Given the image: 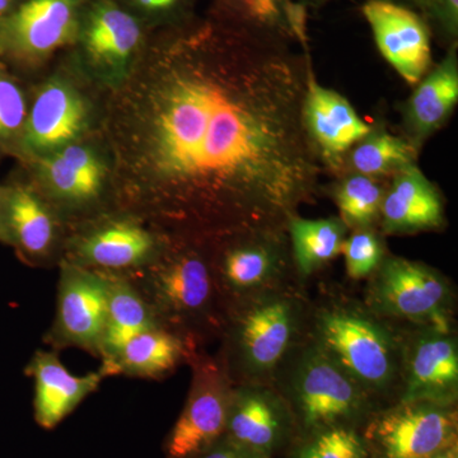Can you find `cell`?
Here are the masks:
<instances>
[{
	"label": "cell",
	"mask_w": 458,
	"mask_h": 458,
	"mask_svg": "<svg viewBox=\"0 0 458 458\" xmlns=\"http://www.w3.org/2000/svg\"><path fill=\"white\" fill-rule=\"evenodd\" d=\"M310 57L208 14L150 29L101 96L113 209L208 247L286 232L322 172L302 119Z\"/></svg>",
	"instance_id": "cell-1"
},
{
	"label": "cell",
	"mask_w": 458,
	"mask_h": 458,
	"mask_svg": "<svg viewBox=\"0 0 458 458\" xmlns=\"http://www.w3.org/2000/svg\"><path fill=\"white\" fill-rule=\"evenodd\" d=\"M144 298L162 327L190 342L225 327L227 309L216 288L210 249L203 243L167 237L146 267L123 274Z\"/></svg>",
	"instance_id": "cell-2"
},
{
	"label": "cell",
	"mask_w": 458,
	"mask_h": 458,
	"mask_svg": "<svg viewBox=\"0 0 458 458\" xmlns=\"http://www.w3.org/2000/svg\"><path fill=\"white\" fill-rule=\"evenodd\" d=\"M307 334L376 401L399 400L403 331L366 304L334 300L310 311Z\"/></svg>",
	"instance_id": "cell-3"
},
{
	"label": "cell",
	"mask_w": 458,
	"mask_h": 458,
	"mask_svg": "<svg viewBox=\"0 0 458 458\" xmlns=\"http://www.w3.org/2000/svg\"><path fill=\"white\" fill-rule=\"evenodd\" d=\"M310 311L292 284L232 304L225 315L232 382H274L288 355L307 334Z\"/></svg>",
	"instance_id": "cell-4"
},
{
	"label": "cell",
	"mask_w": 458,
	"mask_h": 458,
	"mask_svg": "<svg viewBox=\"0 0 458 458\" xmlns=\"http://www.w3.org/2000/svg\"><path fill=\"white\" fill-rule=\"evenodd\" d=\"M274 384L307 436L335 427L355 428L377 403L309 334L280 367Z\"/></svg>",
	"instance_id": "cell-5"
},
{
	"label": "cell",
	"mask_w": 458,
	"mask_h": 458,
	"mask_svg": "<svg viewBox=\"0 0 458 458\" xmlns=\"http://www.w3.org/2000/svg\"><path fill=\"white\" fill-rule=\"evenodd\" d=\"M101 96L71 55L30 90V108L18 146L21 165L98 134Z\"/></svg>",
	"instance_id": "cell-6"
},
{
	"label": "cell",
	"mask_w": 458,
	"mask_h": 458,
	"mask_svg": "<svg viewBox=\"0 0 458 458\" xmlns=\"http://www.w3.org/2000/svg\"><path fill=\"white\" fill-rule=\"evenodd\" d=\"M22 165L66 223L113 209V165L98 134Z\"/></svg>",
	"instance_id": "cell-7"
},
{
	"label": "cell",
	"mask_w": 458,
	"mask_h": 458,
	"mask_svg": "<svg viewBox=\"0 0 458 458\" xmlns=\"http://www.w3.org/2000/svg\"><path fill=\"white\" fill-rule=\"evenodd\" d=\"M148 32L122 0H87L71 57L98 92H113L131 77Z\"/></svg>",
	"instance_id": "cell-8"
},
{
	"label": "cell",
	"mask_w": 458,
	"mask_h": 458,
	"mask_svg": "<svg viewBox=\"0 0 458 458\" xmlns=\"http://www.w3.org/2000/svg\"><path fill=\"white\" fill-rule=\"evenodd\" d=\"M369 279L364 304L376 315L410 327L452 328L451 283L429 265L387 255Z\"/></svg>",
	"instance_id": "cell-9"
},
{
	"label": "cell",
	"mask_w": 458,
	"mask_h": 458,
	"mask_svg": "<svg viewBox=\"0 0 458 458\" xmlns=\"http://www.w3.org/2000/svg\"><path fill=\"white\" fill-rule=\"evenodd\" d=\"M87 0H23L0 20V63L20 75L40 71L77 42Z\"/></svg>",
	"instance_id": "cell-10"
},
{
	"label": "cell",
	"mask_w": 458,
	"mask_h": 458,
	"mask_svg": "<svg viewBox=\"0 0 458 458\" xmlns=\"http://www.w3.org/2000/svg\"><path fill=\"white\" fill-rule=\"evenodd\" d=\"M65 238L64 260L105 273L126 274L149 264L167 236L125 210L106 212L77 222Z\"/></svg>",
	"instance_id": "cell-11"
},
{
	"label": "cell",
	"mask_w": 458,
	"mask_h": 458,
	"mask_svg": "<svg viewBox=\"0 0 458 458\" xmlns=\"http://www.w3.org/2000/svg\"><path fill=\"white\" fill-rule=\"evenodd\" d=\"M212 267L225 309L289 284L294 270L286 232L247 234L213 247Z\"/></svg>",
	"instance_id": "cell-12"
},
{
	"label": "cell",
	"mask_w": 458,
	"mask_h": 458,
	"mask_svg": "<svg viewBox=\"0 0 458 458\" xmlns=\"http://www.w3.org/2000/svg\"><path fill=\"white\" fill-rule=\"evenodd\" d=\"M363 438L373 458H432L457 445L456 405L394 403L370 415Z\"/></svg>",
	"instance_id": "cell-13"
},
{
	"label": "cell",
	"mask_w": 458,
	"mask_h": 458,
	"mask_svg": "<svg viewBox=\"0 0 458 458\" xmlns=\"http://www.w3.org/2000/svg\"><path fill=\"white\" fill-rule=\"evenodd\" d=\"M185 406L165 443V458H195L225 436L233 382L222 360L194 349Z\"/></svg>",
	"instance_id": "cell-14"
},
{
	"label": "cell",
	"mask_w": 458,
	"mask_h": 458,
	"mask_svg": "<svg viewBox=\"0 0 458 458\" xmlns=\"http://www.w3.org/2000/svg\"><path fill=\"white\" fill-rule=\"evenodd\" d=\"M65 219L29 177L0 183V242L31 267L45 265L64 250Z\"/></svg>",
	"instance_id": "cell-15"
},
{
	"label": "cell",
	"mask_w": 458,
	"mask_h": 458,
	"mask_svg": "<svg viewBox=\"0 0 458 458\" xmlns=\"http://www.w3.org/2000/svg\"><path fill=\"white\" fill-rule=\"evenodd\" d=\"M458 345L452 328L412 327L403 330V369L397 403L456 405Z\"/></svg>",
	"instance_id": "cell-16"
},
{
	"label": "cell",
	"mask_w": 458,
	"mask_h": 458,
	"mask_svg": "<svg viewBox=\"0 0 458 458\" xmlns=\"http://www.w3.org/2000/svg\"><path fill=\"white\" fill-rule=\"evenodd\" d=\"M302 119L319 164L339 176L349 150L372 131L348 99L318 83L311 57L307 62Z\"/></svg>",
	"instance_id": "cell-17"
},
{
	"label": "cell",
	"mask_w": 458,
	"mask_h": 458,
	"mask_svg": "<svg viewBox=\"0 0 458 458\" xmlns=\"http://www.w3.org/2000/svg\"><path fill=\"white\" fill-rule=\"evenodd\" d=\"M107 306V274L63 260L53 342L98 354Z\"/></svg>",
	"instance_id": "cell-18"
},
{
	"label": "cell",
	"mask_w": 458,
	"mask_h": 458,
	"mask_svg": "<svg viewBox=\"0 0 458 458\" xmlns=\"http://www.w3.org/2000/svg\"><path fill=\"white\" fill-rule=\"evenodd\" d=\"M295 420L274 382L233 384L225 437L270 458L289 438Z\"/></svg>",
	"instance_id": "cell-19"
},
{
	"label": "cell",
	"mask_w": 458,
	"mask_h": 458,
	"mask_svg": "<svg viewBox=\"0 0 458 458\" xmlns=\"http://www.w3.org/2000/svg\"><path fill=\"white\" fill-rule=\"evenodd\" d=\"M361 13L386 62L414 87L432 66V32L424 18L387 0H366Z\"/></svg>",
	"instance_id": "cell-20"
},
{
	"label": "cell",
	"mask_w": 458,
	"mask_h": 458,
	"mask_svg": "<svg viewBox=\"0 0 458 458\" xmlns=\"http://www.w3.org/2000/svg\"><path fill=\"white\" fill-rule=\"evenodd\" d=\"M208 16L265 40L310 53L309 8L301 0H212Z\"/></svg>",
	"instance_id": "cell-21"
},
{
	"label": "cell",
	"mask_w": 458,
	"mask_h": 458,
	"mask_svg": "<svg viewBox=\"0 0 458 458\" xmlns=\"http://www.w3.org/2000/svg\"><path fill=\"white\" fill-rule=\"evenodd\" d=\"M378 225L384 234H411L445 227L441 191L418 165L394 174L388 182Z\"/></svg>",
	"instance_id": "cell-22"
},
{
	"label": "cell",
	"mask_w": 458,
	"mask_h": 458,
	"mask_svg": "<svg viewBox=\"0 0 458 458\" xmlns=\"http://www.w3.org/2000/svg\"><path fill=\"white\" fill-rule=\"evenodd\" d=\"M458 104L457 44L414 86L401 110L403 135L419 150L450 120Z\"/></svg>",
	"instance_id": "cell-23"
},
{
	"label": "cell",
	"mask_w": 458,
	"mask_h": 458,
	"mask_svg": "<svg viewBox=\"0 0 458 458\" xmlns=\"http://www.w3.org/2000/svg\"><path fill=\"white\" fill-rule=\"evenodd\" d=\"M27 373L35 381V420L44 429H54L89 394L98 390L101 372L72 375L54 352H38Z\"/></svg>",
	"instance_id": "cell-24"
},
{
	"label": "cell",
	"mask_w": 458,
	"mask_h": 458,
	"mask_svg": "<svg viewBox=\"0 0 458 458\" xmlns=\"http://www.w3.org/2000/svg\"><path fill=\"white\" fill-rule=\"evenodd\" d=\"M194 349L197 343L190 342L170 328L157 327L132 337L99 372L104 377L128 375L158 378L176 369L181 360H189Z\"/></svg>",
	"instance_id": "cell-25"
},
{
	"label": "cell",
	"mask_w": 458,
	"mask_h": 458,
	"mask_svg": "<svg viewBox=\"0 0 458 458\" xmlns=\"http://www.w3.org/2000/svg\"><path fill=\"white\" fill-rule=\"evenodd\" d=\"M106 274L107 318L98 351L104 360L102 369L117 357L132 337L150 328L162 327L131 280L123 274Z\"/></svg>",
	"instance_id": "cell-26"
},
{
	"label": "cell",
	"mask_w": 458,
	"mask_h": 458,
	"mask_svg": "<svg viewBox=\"0 0 458 458\" xmlns=\"http://www.w3.org/2000/svg\"><path fill=\"white\" fill-rule=\"evenodd\" d=\"M294 271L300 278H309L342 254L349 228L339 216L306 219L292 216L286 225Z\"/></svg>",
	"instance_id": "cell-27"
},
{
	"label": "cell",
	"mask_w": 458,
	"mask_h": 458,
	"mask_svg": "<svg viewBox=\"0 0 458 458\" xmlns=\"http://www.w3.org/2000/svg\"><path fill=\"white\" fill-rule=\"evenodd\" d=\"M419 152L403 135L393 134L384 125L372 126V131L349 150L343 174L391 180L410 165H418Z\"/></svg>",
	"instance_id": "cell-28"
},
{
	"label": "cell",
	"mask_w": 458,
	"mask_h": 458,
	"mask_svg": "<svg viewBox=\"0 0 458 458\" xmlns=\"http://www.w3.org/2000/svg\"><path fill=\"white\" fill-rule=\"evenodd\" d=\"M390 180L375 179L360 174H343L331 189L339 209V218L349 231L376 228Z\"/></svg>",
	"instance_id": "cell-29"
},
{
	"label": "cell",
	"mask_w": 458,
	"mask_h": 458,
	"mask_svg": "<svg viewBox=\"0 0 458 458\" xmlns=\"http://www.w3.org/2000/svg\"><path fill=\"white\" fill-rule=\"evenodd\" d=\"M30 108L22 78L0 63V159L16 157Z\"/></svg>",
	"instance_id": "cell-30"
},
{
	"label": "cell",
	"mask_w": 458,
	"mask_h": 458,
	"mask_svg": "<svg viewBox=\"0 0 458 458\" xmlns=\"http://www.w3.org/2000/svg\"><path fill=\"white\" fill-rule=\"evenodd\" d=\"M363 436L352 427H335L309 437L294 458H369Z\"/></svg>",
	"instance_id": "cell-31"
},
{
	"label": "cell",
	"mask_w": 458,
	"mask_h": 458,
	"mask_svg": "<svg viewBox=\"0 0 458 458\" xmlns=\"http://www.w3.org/2000/svg\"><path fill=\"white\" fill-rule=\"evenodd\" d=\"M349 233L342 249L346 273L354 280L369 279L387 256L382 233L376 228L354 229Z\"/></svg>",
	"instance_id": "cell-32"
},
{
	"label": "cell",
	"mask_w": 458,
	"mask_h": 458,
	"mask_svg": "<svg viewBox=\"0 0 458 458\" xmlns=\"http://www.w3.org/2000/svg\"><path fill=\"white\" fill-rule=\"evenodd\" d=\"M198 0H122L148 29L174 25L194 16Z\"/></svg>",
	"instance_id": "cell-33"
},
{
	"label": "cell",
	"mask_w": 458,
	"mask_h": 458,
	"mask_svg": "<svg viewBox=\"0 0 458 458\" xmlns=\"http://www.w3.org/2000/svg\"><path fill=\"white\" fill-rule=\"evenodd\" d=\"M419 14L448 47L457 44L458 0H423Z\"/></svg>",
	"instance_id": "cell-34"
},
{
	"label": "cell",
	"mask_w": 458,
	"mask_h": 458,
	"mask_svg": "<svg viewBox=\"0 0 458 458\" xmlns=\"http://www.w3.org/2000/svg\"><path fill=\"white\" fill-rule=\"evenodd\" d=\"M195 458H267L254 451L247 450L236 442L231 441L227 437H223L212 447L208 448L203 454Z\"/></svg>",
	"instance_id": "cell-35"
},
{
	"label": "cell",
	"mask_w": 458,
	"mask_h": 458,
	"mask_svg": "<svg viewBox=\"0 0 458 458\" xmlns=\"http://www.w3.org/2000/svg\"><path fill=\"white\" fill-rule=\"evenodd\" d=\"M23 0H0V20L9 16Z\"/></svg>",
	"instance_id": "cell-36"
},
{
	"label": "cell",
	"mask_w": 458,
	"mask_h": 458,
	"mask_svg": "<svg viewBox=\"0 0 458 458\" xmlns=\"http://www.w3.org/2000/svg\"><path fill=\"white\" fill-rule=\"evenodd\" d=\"M387 2L396 3V4L405 5V7L414 9L419 13V9H420L421 4H423V0H387Z\"/></svg>",
	"instance_id": "cell-37"
},
{
	"label": "cell",
	"mask_w": 458,
	"mask_h": 458,
	"mask_svg": "<svg viewBox=\"0 0 458 458\" xmlns=\"http://www.w3.org/2000/svg\"><path fill=\"white\" fill-rule=\"evenodd\" d=\"M301 2H302L307 8L318 9L327 5L331 0H301Z\"/></svg>",
	"instance_id": "cell-38"
},
{
	"label": "cell",
	"mask_w": 458,
	"mask_h": 458,
	"mask_svg": "<svg viewBox=\"0 0 458 458\" xmlns=\"http://www.w3.org/2000/svg\"><path fill=\"white\" fill-rule=\"evenodd\" d=\"M432 458H458L457 445H454V447L450 448V450L442 452V454H437V456Z\"/></svg>",
	"instance_id": "cell-39"
}]
</instances>
